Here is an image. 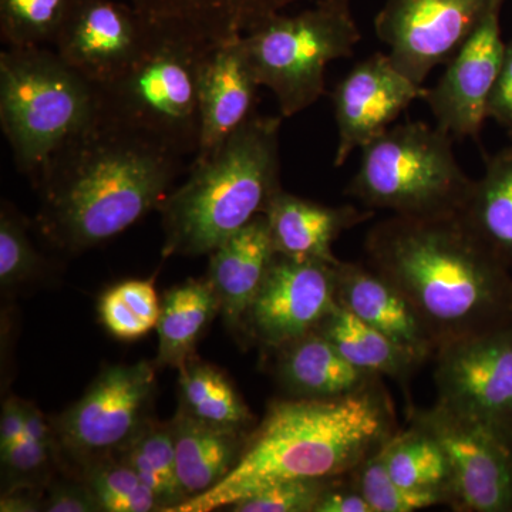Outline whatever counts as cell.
I'll return each mask as SVG.
<instances>
[{
  "instance_id": "14",
  "label": "cell",
  "mask_w": 512,
  "mask_h": 512,
  "mask_svg": "<svg viewBox=\"0 0 512 512\" xmlns=\"http://www.w3.org/2000/svg\"><path fill=\"white\" fill-rule=\"evenodd\" d=\"M153 33L154 26L130 2L82 0L53 46L64 62L97 86L126 72Z\"/></svg>"
},
{
  "instance_id": "15",
  "label": "cell",
  "mask_w": 512,
  "mask_h": 512,
  "mask_svg": "<svg viewBox=\"0 0 512 512\" xmlns=\"http://www.w3.org/2000/svg\"><path fill=\"white\" fill-rule=\"evenodd\" d=\"M501 8L488 13L446 64V72L436 86L424 94L436 126L457 140L478 138L488 119V104L504 59Z\"/></svg>"
},
{
  "instance_id": "22",
  "label": "cell",
  "mask_w": 512,
  "mask_h": 512,
  "mask_svg": "<svg viewBox=\"0 0 512 512\" xmlns=\"http://www.w3.org/2000/svg\"><path fill=\"white\" fill-rule=\"evenodd\" d=\"M276 372L295 399L349 396L377 386L382 379L352 365L316 330L281 348Z\"/></svg>"
},
{
  "instance_id": "13",
  "label": "cell",
  "mask_w": 512,
  "mask_h": 512,
  "mask_svg": "<svg viewBox=\"0 0 512 512\" xmlns=\"http://www.w3.org/2000/svg\"><path fill=\"white\" fill-rule=\"evenodd\" d=\"M336 265L276 252L245 318L254 338L281 349L315 332L338 305Z\"/></svg>"
},
{
  "instance_id": "37",
  "label": "cell",
  "mask_w": 512,
  "mask_h": 512,
  "mask_svg": "<svg viewBox=\"0 0 512 512\" xmlns=\"http://www.w3.org/2000/svg\"><path fill=\"white\" fill-rule=\"evenodd\" d=\"M43 511L47 512H103L92 488L82 477L60 478L47 484L43 497Z\"/></svg>"
},
{
  "instance_id": "24",
  "label": "cell",
  "mask_w": 512,
  "mask_h": 512,
  "mask_svg": "<svg viewBox=\"0 0 512 512\" xmlns=\"http://www.w3.org/2000/svg\"><path fill=\"white\" fill-rule=\"evenodd\" d=\"M460 217L512 272V146L487 158Z\"/></svg>"
},
{
  "instance_id": "29",
  "label": "cell",
  "mask_w": 512,
  "mask_h": 512,
  "mask_svg": "<svg viewBox=\"0 0 512 512\" xmlns=\"http://www.w3.org/2000/svg\"><path fill=\"white\" fill-rule=\"evenodd\" d=\"M121 461L133 468L157 495L165 512H173L183 504L175 463L174 434L171 421L157 423L151 420L119 454Z\"/></svg>"
},
{
  "instance_id": "34",
  "label": "cell",
  "mask_w": 512,
  "mask_h": 512,
  "mask_svg": "<svg viewBox=\"0 0 512 512\" xmlns=\"http://www.w3.org/2000/svg\"><path fill=\"white\" fill-rule=\"evenodd\" d=\"M42 256L29 237V224L9 202L0 211V286L3 291L28 284L43 271Z\"/></svg>"
},
{
  "instance_id": "31",
  "label": "cell",
  "mask_w": 512,
  "mask_h": 512,
  "mask_svg": "<svg viewBox=\"0 0 512 512\" xmlns=\"http://www.w3.org/2000/svg\"><path fill=\"white\" fill-rule=\"evenodd\" d=\"M82 0H0V37L6 47L55 45Z\"/></svg>"
},
{
  "instance_id": "11",
  "label": "cell",
  "mask_w": 512,
  "mask_h": 512,
  "mask_svg": "<svg viewBox=\"0 0 512 512\" xmlns=\"http://www.w3.org/2000/svg\"><path fill=\"white\" fill-rule=\"evenodd\" d=\"M437 403L512 436V322L437 349Z\"/></svg>"
},
{
  "instance_id": "26",
  "label": "cell",
  "mask_w": 512,
  "mask_h": 512,
  "mask_svg": "<svg viewBox=\"0 0 512 512\" xmlns=\"http://www.w3.org/2000/svg\"><path fill=\"white\" fill-rule=\"evenodd\" d=\"M220 312L210 282L190 279L165 293L157 323L158 367L180 370L195 357V346L205 328Z\"/></svg>"
},
{
  "instance_id": "28",
  "label": "cell",
  "mask_w": 512,
  "mask_h": 512,
  "mask_svg": "<svg viewBox=\"0 0 512 512\" xmlns=\"http://www.w3.org/2000/svg\"><path fill=\"white\" fill-rule=\"evenodd\" d=\"M384 461L393 480L413 490H447L454 495L453 471L446 451L426 430L410 424L383 446Z\"/></svg>"
},
{
  "instance_id": "39",
  "label": "cell",
  "mask_w": 512,
  "mask_h": 512,
  "mask_svg": "<svg viewBox=\"0 0 512 512\" xmlns=\"http://www.w3.org/2000/svg\"><path fill=\"white\" fill-rule=\"evenodd\" d=\"M488 119L512 130V39L505 45L503 64L488 104Z\"/></svg>"
},
{
  "instance_id": "21",
  "label": "cell",
  "mask_w": 512,
  "mask_h": 512,
  "mask_svg": "<svg viewBox=\"0 0 512 512\" xmlns=\"http://www.w3.org/2000/svg\"><path fill=\"white\" fill-rule=\"evenodd\" d=\"M275 254L264 214L211 252L207 281L220 303V313L232 329L245 325Z\"/></svg>"
},
{
  "instance_id": "6",
  "label": "cell",
  "mask_w": 512,
  "mask_h": 512,
  "mask_svg": "<svg viewBox=\"0 0 512 512\" xmlns=\"http://www.w3.org/2000/svg\"><path fill=\"white\" fill-rule=\"evenodd\" d=\"M96 113V86L56 50L6 47L0 53V124L16 168L30 180Z\"/></svg>"
},
{
  "instance_id": "40",
  "label": "cell",
  "mask_w": 512,
  "mask_h": 512,
  "mask_svg": "<svg viewBox=\"0 0 512 512\" xmlns=\"http://www.w3.org/2000/svg\"><path fill=\"white\" fill-rule=\"evenodd\" d=\"M26 407L23 400L10 396L3 403L0 417V450L13 446L25 436Z\"/></svg>"
},
{
  "instance_id": "23",
  "label": "cell",
  "mask_w": 512,
  "mask_h": 512,
  "mask_svg": "<svg viewBox=\"0 0 512 512\" xmlns=\"http://www.w3.org/2000/svg\"><path fill=\"white\" fill-rule=\"evenodd\" d=\"M171 427L178 483L185 501L221 483L237 466L247 441L242 430L212 426L181 409Z\"/></svg>"
},
{
  "instance_id": "4",
  "label": "cell",
  "mask_w": 512,
  "mask_h": 512,
  "mask_svg": "<svg viewBox=\"0 0 512 512\" xmlns=\"http://www.w3.org/2000/svg\"><path fill=\"white\" fill-rule=\"evenodd\" d=\"M282 117L252 116L211 156L192 161L161 202L163 256L210 255L258 215L281 187Z\"/></svg>"
},
{
  "instance_id": "19",
  "label": "cell",
  "mask_w": 512,
  "mask_h": 512,
  "mask_svg": "<svg viewBox=\"0 0 512 512\" xmlns=\"http://www.w3.org/2000/svg\"><path fill=\"white\" fill-rule=\"evenodd\" d=\"M336 299L343 308L380 330L426 362L437 352L436 343L402 292L370 266L339 261Z\"/></svg>"
},
{
  "instance_id": "18",
  "label": "cell",
  "mask_w": 512,
  "mask_h": 512,
  "mask_svg": "<svg viewBox=\"0 0 512 512\" xmlns=\"http://www.w3.org/2000/svg\"><path fill=\"white\" fill-rule=\"evenodd\" d=\"M150 25L194 42H222L245 35L296 3H336L352 0H128Z\"/></svg>"
},
{
  "instance_id": "41",
  "label": "cell",
  "mask_w": 512,
  "mask_h": 512,
  "mask_svg": "<svg viewBox=\"0 0 512 512\" xmlns=\"http://www.w3.org/2000/svg\"><path fill=\"white\" fill-rule=\"evenodd\" d=\"M2 512H35L43 511V498L37 495L36 490L22 488L2 494L0 500Z\"/></svg>"
},
{
  "instance_id": "10",
  "label": "cell",
  "mask_w": 512,
  "mask_h": 512,
  "mask_svg": "<svg viewBox=\"0 0 512 512\" xmlns=\"http://www.w3.org/2000/svg\"><path fill=\"white\" fill-rule=\"evenodd\" d=\"M505 0H386L375 19L376 35L389 47L394 67L423 86L447 64L491 10Z\"/></svg>"
},
{
  "instance_id": "12",
  "label": "cell",
  "mask_w": 512,
  "mask_h": 512,
  "mask_svg": "<svg viewBox=\"0 0 512 512\" xmlns=\"http://www.w3.org/2000/svg\"><path fill=\"white\" fill-rule=\"evenodd\" d=\"M412 424L430 433L446 451L453 471L454 510L512 512V436L439 403L414 410Z\"/></svg>"
},
{
  "instance_id": "20",
  "label": "cell",
  "mask_w": 512,
  "mask_h": 512,
  "mask_svg": "<svg viewBox=\"0 0 512 512\" xmlns=\"http://www.w3.org/2000/svg\"><path fill=\"white\" fill-rule=\"evenodd\" d=\"M264 215L278 254L298 261L336 265L340 261L332 249L336 239L372 218L373 211H362L353 205L330 207L281 190Z\"/></svg>"
},
{
  "instance_id": "3",
  "label": "cell",
  "mask_w": 512,
  "mask_h": 512,
  "mask_svg": "<svg viewBox=\"0 0 512 512\" xmlns=\"http://www.w3.org/2000/svg\"><path fill=\"white\" fill-rule=\"evenodd\" d=\"M396 434L382 386L335 399L279 400L245 441L221 483L173 512L231 507L268 485L295 478L346 476Z\"/></svg>"
},
{
  "instance_id": "25",
  "label": "cell",
  "mask_w": 512,
  "mask_h": 512,
  "mask_svg": "<svg viewBox=\"0 0 512 512\" xmlns=\"http://www.w3.org/2000/svg\"><path fill=\"white\" fill-rule=\"evenodd\" d=\"M352 365L379 377L407 380L424 360L338 305L316 329Z\"/></svg>"
},
{
  "instance_id": "30",
  "label": "cell",
  "mask_w": 512,
  "mask_h": 512,
  "mask_svg": "<svg viewBox=\"0 0 512 512\" xmlns=\"http://www.w3.org/2000/svg\"><path fill=\"white\" fill-rule=\"evenodd\" d=\"M161 303L154 278L128 279L111 286L99 302L104 328L114 338L136 340L157 328Z\"/></svg>"
},
{
  "instance_id": "5",
  "label": "cell",
  "mask_w": 512,
  "mask_h": 512,
  "mask_svg": "<svg viewBox=\"0 0 512 512\" xmlns=\"http://www.w3.org/2000/svg\"><path fill=\"white\" fill-rule=\"evenodd\" d=\"M210 46L154 26L136 62L97 84L96 116L181 158L195 157L201 136L198 74Z\"/></svg>"
},
{
  "instance_id": "16",
  "label": "cell",
  "mask_w": 512,
  "mask_h": 512,
  "mask_svg": "<svg viewBox=\"0 0 512 512\" xmlns=\"http://www.w3.org/2000/svg\"><path fill=\"white\" fill-rule=\"evenodd\" d=\"M424 94L426 89L400 73L387 53H375L357 63L332 93L338 127L333 165H345L353 151L382 136Z\"/></svg>"
},
{
  "instance_id": "35",
  "label": "cell",
  "mask_w": 512,
  "mask_h": 512,
  "mask_svg": "<svg viewBox=\"0 0 512 512\" xmlns=\"http://www.w3.org/2000/svg\"><path fill=\"white\" fill-rule=\"evenodd\" d=\"M340 477V476H339ZM339 477L295 478L261 488L232 504L235 512H315L322 495Z\"/></svg>"
},
{
  "instance_id": "7",
  "label": "cell",
  "mask_w": 512,
  "mask_h": 512,
  "mask_svg": "<svg viewBox=\"0 0 512 512\" xmlns=\"http://www.w3.org/2000/svg\"><path fill=\"white\" fill-rule=\"evenodd\" d=\"M453 137L421 121L392 126L362 148L348 192L370 210L400 217L457 215L473 180L458 164Z\"/></svg>"
},
{
  "instance_id": "8",
  "label": "cell",
  "mask_w": 512,
  "mask_h": 512,
  "mask_svg": "<svg viewBox=\"0 0 512 512\" xmlns=\"http://www.w3.org/2000/svg\"><path fill=\"white\" fill-rule=\"evenodd\" d=\"M360 40L350 5L336 3L312 5L296 15L279 13L244 35L256 82L274 93L286 119L325 94L329 64L353 56Z\"/></svg>"
},
{
  "instance_id": "33",
  "label": "cell",
  "mask_w": 512,
  "mask_h": 512,
  "mask_svg": "<svg viewBox=\"0 0 512 512\" xmlns=\"http://www.w3.org/2000/svg\"><path fill=\"white\" fill-rule=\"evenodd\" d=\"M350 478L375 512H412L436 505H454L450 491L413 490L396 483L387 470L383 447L356 467Z\"/></svg>"
},
{
  "instance_id": "17",
  "label": "cell",
  "mask_w": 512,
  "mask_h": 512,
  "mask_svg": "<svg viewBox=\"0 0 512 512\" xmlns=\"http://www.w3.org/2000/svg\"><path fill=\"white\" fill-rule=\"evenodd\" d=\"M258 87L244 35L208 47L198 74L201 136L194 160L211 156L254 116Z\"/></svg>"
},
{
  "instance_id": "2",
  "label": "cell",
  "mask_w": 512,
  "mask_h": 512,
  "mask_svg": "<svg viewBox=\"0 0 512 512\" xmlns=\"http://www.w3.org/2000/svg\"><path fill=\"white\" fill-rule=\"evenodd\" d=\"M367 262L392 282L437 349L512 322V275L457 215H393L367 234Z\"/></svg>"
},
{
  "instance_id": "38",
  "label": "cell",
  "mask_w": 512,
  "mask_h": 512,
  "mask_svg": "<svg viewBox=\"0 0 512 512\" xmlns=\"http://www.w3.org/2000/svg\"><path fill=\"white\" fill-rule=\"evenodd\" d=\"M315 512H375L353 484L350 474L340 476L320 498Z\"/></svg>"
},
{
  "instance_id": "9",
  "label": "cell",
  "mask_w": 512,
  "mask_h": 512,
  "mask_svg": "<svg viewBox=\"0 0 512 512\" xmlns=\"http://www.w3.org/2000/svg\"><path fill=\"white\" fill-rule=\"evenodd\" d=\"M156 370L148 362L110 366L53 421L62 451L80 464L116 456L150 423Z\"/></svg>"
},
{
  "instance_id": "1",
  "label": "cell",
  "mask_w": 512,
  "mask_h": 512,
  "mask_svg": "<svg viewBox=\"0 0 512 512\" xmlns=\"http://www.w3.org/2000/svg\"><path fill=\"white\" fill-rule=\"evenodd\" d=\"M181 170L177 154L96 116L32 181L37 227L69 254L100 247L160 208Z\"/></svg>"
},
{
  "instance_id": "27",
  "label": "cell",
  "mask_w": 512,
  "mask_h": 512,
  "mask_svg": "<svg viewBox=\"0 0 512 512\" xmlns=\"http://www.w3.org/2000/svg\"><path fill=\"white\" fill-rule=\"evenodd\" d=\"M180 409L194 419L244 431L252 421L247 404L217 367L192 359L180 369Z\"/></svg>"
},
{
  "instance_id": "42",
  "label": "cell",
  "mask_w": 512,
  "mask_h": 512,
  "mask_svg": "<svg viewBox=\"0 0 512 512\" xmlns=\"http://www.w3.org/2000/svg\"><path fill=\"white\" fill-rule=\"evenodd\" d=\"M510 136H511V138H512V130H510Z\"/></svg>"
},
{
  "instance_id": "36",
  "label": "cell",
  "mask_w": 512,
  "mask_h": 512,
  "mask_svg": "<svg viewBox=\"0 0 512 512\" xmlns=\"http://www.w3.org/2000/svg\"><path fill=\"white\" fill-rule=\"evenodd\" d=\"M62 450L23 437L18 443L0 450L2 454L3 493L13 490H39L52 481V467Z\"/></svg>"
},
{
  "instance_id": "32",
  "label": "cell",
  "mask_w": 512,
  "mask_h": 512,
  "mask_svg": "<svg viewBox=\"0 0 512 512\" xmlns=\"http://www.w3.org/2000/svg\"><path fill=\"white\" fill-rule=\"evenodd\" d=\"M82 478L92 488L103 512L163 511L154 491L119 457L82 464Z\"/></svg>"
}]
</instances>
